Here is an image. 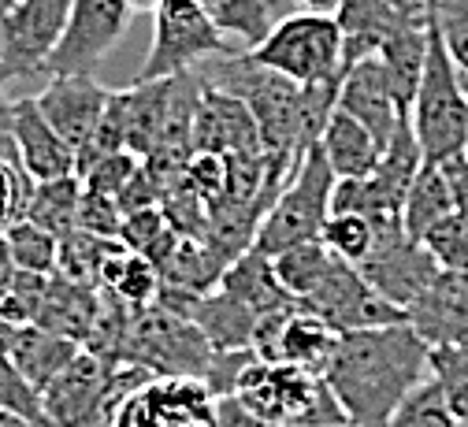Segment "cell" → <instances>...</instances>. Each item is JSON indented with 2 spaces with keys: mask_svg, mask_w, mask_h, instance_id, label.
Instances as JSON below:
<instances>
[{
  "mask_svg": "<svg viewBox=\"0 0 468 427\" xmlns=\"http://www.w3.org/2000/svg\"><path fill=\"white\" fill-rule=\"evenodd\" d=\"M464 164H468V142H464Z\"/></svg>",
  "mask_w": 468,
  "mask_h": 427,
  "instance_id": "cell-44",
  "label": "cell"
},
{
  "mask_svg": "<svg viewBox=\"0 0 468 427\" xmlns=\"http://www.w3.org/2000/svg\"><path fill=\"white\" fill-rule=\"evenodd\" d=\"M464 90H468V82H464Z\"/></svg>",
  "mask_w": 468,
  "mask_h": 427,
  "instance_id": "cell-46",
  "label": "cell"
},
{
  "mask_svg": "<svg viewBox=\"0 0 468 427\" xmlns=\"http://www.w3.org/2000/svg\"><path fill=\"white\" fill-rule=\"evenodd\" d=\"M194 149L201 153H219L227 160H250L264 156L261 131L253 123L250 108L208 82H201L197 112H194Z\"/></svg>",
  "mask_w": 468,
  "mask_h": 427,
  "instance_id": "cell-13",
  "label": "cell"
},
{
  "mask_svg": "<svg viewBox=\"0 0 468 427\" xmlns=\"http://www.w3.org/2000/svg\"><path fill=\"white\" fill-rule=\"evenodd\" d=\"M16 5H19V0H0V19H5V16H8Z\"/></svg>",
  "mask_w": 468,
  "mask_h": 427,
  "instance_id": "cell-43",
  "label": "cell"
},
{
  "mask_svg": "<svg viewBox=\"0 0 468 427\" xmlns=\"http://www.w3.org/2000/svg\"><path fill=\"white\" fill-rule=\"evenodd\" d=\"M453 212V187H450V175L442 171V164H428L417 171L413 187L405 194L401 205V227L409 238H424L428 227H435L442 216Z\"/></svg>",
  "mask_w": 468,
  "mask_h": 427,
  "instance_id": "cell-23",
  "label": "cell"
},
{
  "mask_svg": "<svg viewBox=\"0 0 468 427\" xmlns=\"http://www.w3.org/2000/svg\"><path fill=\"white\" fill-rule=\"evenodd\" d=\"M428 376L439 383L450 416L464 423L468 420V346H435L428 353Z\"/></svg>",
  "mask_w": 468,
  "mask_h": 427,
  "instance_id": "cell-28",
  "label": "cell"
},
{
  "mask_svg": "<svg viewBox=\"0 0 468 427\" xmlns=\"http://www.w3.org/2000/svg\"><path fill=\"white\" fill-rule=\"evenodd\" d=\"M253 64L298 82L316 86L342 75V30L335 16L320 12H298L282 16L271 34L250 52Z\"/></svg>",
  "mask_w": 468,
  "mask_h": 427,
  "instance_id": "cell-5",
  "label": "cell"
},
{
  "mask_svg": "<svg viewBox=\"0 0 468 427\" xmlns=\"http://www.w3.org/2000/svg\"><path fill=\"white\" fill-rule=\"evenodd\" d=\"M8 82H12V75L5 71V64H0V108L8 104V101H5V90H8Z\"/></svg>",
  "mask_w": 468,
  "mask_h": 427,
  "instance_id": "cell-41",
  "label": "cell"
},
{
  "mask_svg": "<svg viewBox=\"0 0 468 427\" xmlns=\"http://www.w3.org/2000/svg\"><path fill=\"white\" fill-rule=\"evenodd\" d=\"M409 123L428 164H446L464 153L468 142V90L442 45L435 19L428 23V59L409 108Z\"/></svg>",
  "mask_w": 468,
  "mask_h": 427,
  "instance_id": "cell-2",
  "label": "cell"
},
{
  "mask_svg": "<svg viewBox=\"0 0 468 427\" xmlns=\"http://www.w3.org/2000/svg\"><path fill=\"white\" fill-rule=\"evenodd\" d=\"M186 320L197 324V331L208 338L212 349H253V331H257V313L227 294L223 286H216L212 294L197 297L190 304Z\"/></svg>",
  "mask_w": 468,
  "mask_h": 427,
  "instance_id": "cell-18",
  "label": "cell"
},
{
  "mask_svg": "<svg viewBox=\"0 0 468 427\" xmlns=\"http://www.w3.org/2000/svg\"><path fill=\"white\" fill-rule=\"evenodd\" d=\"M387 427H457V420L450 416L439 383L428 376L413 394L398 405V412L387 420Z\"/></svg>",
  "mask_w": 468,
  "mask_h": 427,
  "instance_id": "cell-32",
  "label": "cell"
},
{
  "mask_svg": "<svg viewBox=\"0 0 468 427\" xmlns=\"http://www.w3.org/2000/svg\"><path fill=\"white\" fill-rule=\"evenodd\" d=\"M97 286L112 297H120L123 304H131V309H145L160 294V268L153 261H145L142 253H131L120 241V246L104 257Z\"/></svg>",
  "mask_w": 468,
  "mask_h": 427,
  "instance_id": "cell-22",
  "label": "cell"
},
{
  "mask_svg": "<svg viewBox=\"0 0 468 427\" xmlns=\"http://www.w3.org/2000/svg\"><path fill=\"white\" fill-rule=\"evenodd\" d=\"M71 16V0H19V5L0 19V64L19 79L45 75L48 56L60 41Z\"/></svg>",
  "mask_w": 468,
  "mask_h": 427,
  "instance_id": "cell-9",
  "label": "cell"
},
{
  "mask_svg": "<svg viewBox=\"0 0 468 427\" xmlns=\"http://www.w3.org/2000/svg\"><path fill=\"white\" fill-rule=\"evenodd\" d=\"M127 5H131L134 12H153V8L160 5V0H127Z\"/></svg>",
  "mask_w": 468,
  "mask_h": 427,
  "instance_id": "cell-40",
  "label": "cell"
},
{
  "mask_svg": "<svg viewBox=\"0 0 468 427\" xmlns=\"http://www.w3.org/2000/svg\"><path fill=\"white\" fill-rule=\"evenodd\" d=\"M298 309H305L316 320H324L335 335L368 331V327H390V324H409L398 304H390L383 294H376L368 286V279L354 264H346V261H335V268L327 272V279L305 301H298Z\"/></svg>",
  "mask_w": 468,
  "mask_h": 427,
  "instance_id": "cell-8",
  "label": "cell"
},
{
  "mask_svg": "<svg viewBox=\"0 0 468 427\" xmlns=\"http://www.w3.org/2000/svg\"><path fill=\"white\" fill-rule=\"evenodd\" d=\"M457 427H468V420H464V423H457Z\"/></svg>",
  "mask_w": 468,
  "mask_h": 427,
  "instance_id": "cell-45",
  "label": "cell"
},
{
  "mask_svg": "<svg viewBox=\"0 0 468 427\" xmlns=\"http://www.w3.org/2000/svg\"><path fill=\"white\" fill-rule=\"evenodd\" d=\"M82 353L79 342L56 335L48 327H37V324H19L16 335H12V346H8V357L16 360V368L45 394V387L60 376L68 364Z\"/></svg>",
  "mask_w": 468,
  "mask_h": 427,
  "instance_id": "cell-20",
  "label": "cell"
},
{
  "mask_svg": "<svg viewBox=\"0 0 468 427\" xmlns=\"http://www.w3.org/2000/svg\"><path fill=\"white\" fill-rule=\"evenodd\" d=\"M12 335H16V324L0 320V353H8V346H12Z\"/></svg>",
  "mask_w": 468,
  "mask_h": 427,
  "instance_id": "cell-38",
  "label": "cell"
},
{
  "mask_svg": "<svg viewBox=\"0 0 468 427\" xmlns=\"http://www.w3.org/2000/svg\"><path fill=\"white\" fill-rule=\"evenodd\" d=\"M194 5H201V8H205V12H216V8H219V5H223V0H194Z\"/></svg>",
  "mask_w": 468,
  "mask_h": 427,
  "instance_id": "cell-42",
  "label": "cell"
},
{
  "mask_svg": "<svg viewBox=\"0 0 468 427\" xmlns=\"http://www.w3.org/2000/svg\"><path fill=\"white\" fill-rule=\"evenodd\" d=\"M428 16L431 0H342V8L335 12L342 30V68L376 56L394 30L424 23Z\"/></svg>",
  "mask_w": 468,
  "mask_h": 427,
  "instance_id": "cell-11",
  "label": "cell"
},
{
  "mask_svg": "<svg viewBox=\"0 0 468 427\" xmlns=\"http://www.w3.org/2000/svg\"><path fill=\"white\" fill-rule=\"evenodd\" d=\"M0 427H34V423H27V420H19L12 412H0Z\"/></svg>",
  "mask_w": 468,
  "mask_h": 427,
  "instance_id": "cell-39",
  "label": "cell"
},
{
  "mask_svg": "<svg viewBox=\"0 0 468 427\" xmlns=\"http://www.w3.org/2000/svg\"><path fill=\"white\" fill-rule=\"evenodd\" d=\"M331 190H335V171L316 142L313 149H305L298 167L290 171L282 190L275 194L271 208L264 212L257 238H253V250L264 257H279L290 246L320 238L331 216Z\"/></svg>",
  "mask_w": 468,
  "mask_h": 427,
  "instance_id": "cell-3",
  "label": "cell"
},
{
  "mask_svg": "<svg viewBox=\"0 0 468 427\" xmlns=\"http://www.w3.org/2000/svg\"><path fill=\"white\" fill-rule=\"evenodd\" d=\"M342 112H349L357 119V123H365L379 145L390 142V134L398 131V123L409 115L398 108L394 101V90L387 82V71L376 56L368 59H357V64L342 68V79H338V104Z\"/></svg>",
  "mask_w": 468,
  "mask_h": 427,
  "instance_id": "cell-15",
  "label": "cell"
},
{
  "mask_svg": "<svg viewBox=\"0 0 468 427\" xmlns=\"http://www.w3.org/2000/svg\"><path fill=\"white\" fill-rule=\"evenodd\" d=\"M0 412H12L34 427H52L41 390L16 368V360L8 353H0Z\"/></svg>",
  "mask_w": 468,
  "mask_h": 427,
  "instance_id": "cell-30",
  "label": "cell"
},
{
  "mask_svg": "<svg viewBox=\"0 0 468 427\" xmlns=\"http://www.w3.org/2000/svg\"><path fill=\"white\" fill-rule=\"evenodd\" d=\"M108 97L112 90H104L93 75H52V82L34 97V104L48 119V127L75 153H82L101 127Z\"/></svg>",
  "mask_w": 468,
  "mask_h": 427,
  "instance_id": "cell-12",
  "label": "cell"
},
{
  "mask_svg": "<svg viewBox=\"0 0 468 427\" xmlns=\"http://www.w3.org/2000/svg\"><path fill=\"white\" fill-rule=\"evenodd\" d=\"M420 241L442 272H468V227L457 212H450L435 227H428Z\"/></svg>",
  "mask_w": 468,
  "mask_h": 427,
  "instance_id": "cell-33",
  "label": "cell"
},
{
  "mask_svg": "<svg viewBox=\"0 0 468 427\" xmlns=\"http://www.w3.org/2000/svg\"><path fill=\"white\" fill-rule=\"evenodd\" d=\"M8 119H12V134H16V149H19L23 171L34 182L79 175V153L48 127V119L37 112L34 97L12 101L8 104Z\"/></svg>",
  "mask_w": 468,
  "mask_h": 427,
  "instance_id": "cell-16",
  "label": "cell"
},
{
  "mask_svg": "<svg viewBox=\"0 0 468 427\" xmlns=\"http://www.w3.org/2000/svg\"><path fill=\"white\" fill-rule=\"evenodd\" d=\"M123 223V212L115 205V197L93 194L82 187V208H79V230H90L97 238H115Z\"/></svg>",
  "mask_w": 468,
  "mask_h": 427,
  "instance_id": "cell-36",
  "label": "cell"
},
{
  "mask_svg": "<svg viewBox=\"0 0 468 427\" xmlns=\"http://www.w3.org/2000/svg\"><path fill=\"white\" fill-rule=\"evenodd\" d=\"M30 190H34V178L23 171L19 156H5V153H0V230L19 223L27 216Z\"/></svg>",
  "mask_w": 468,
  "mask_h": 427,
  "instance_id": "cell-35",
  "label": "cell"
},
{
  "mask_svg": "<svg viewBox=\"0 0 468 427\" xmlns=\"http://www.w3.org/2000/svg\"><path fill=\"white\" fill-rule=\"evenodd\" d=\"M97 304H101V294L93 286L75 283V279H64V275L52 272L34 324L37 327H48V331H56V335H64V338H71V342L82 346L90 338V331H93Z\"/></svg>",
  "mask_w": 468,
  "mask_h": 427,
  "instance_id": "cell-17",
  "label": "cell"
},
{
  "mask_svg": "<svg viewBox=\"0 0 468 427\" xmlns=\"http://www.w3.org/2000/svg\"><path fill=\"white\" fill-rule=\"evenodd\" d=\"M282 8H286V0H223L208 16L227 37H239L246 52H253L271 34V27L282 19Z\"/></svg>",
  "mask_w": 468,
  "mask_h": 427,
  "instance_id": "cell-26",
  "label": "cell"
},
{
  "mask_svg": "<svg viewBox=\"0 0 468 427\" xmlns=\"http://www.w3.org/2000/svg\"><path fill=\"white\" fill-rule=\"evenodd\" d=\"M79 208H82V178L79 175L48 178V182H34L23 219L37 223L52 238H68L71 230H79Z\"/></svg>",
  "mask_w": 468,
  "mask_h": 427,
  "instance_id": "cell-24",
  "label": "cell"
},
{
  "mask_svg": "<svg viewBox=\"0 0 468 427\" xmlns=\"http://www.w3.org/2000/svg\"><path fill=\"white\" fill-rule=\"evenodd\" d=\"M208 360H212V346L194 320L175 316L156 301L131 313L120 364H138L149 376H164V379L201 383L208 372Z\"/></svg>",
  "mask_w": 468,
  "mask_h": 427,
  "instance_id": "cell-4",
  "label": "cell"
},
{
  "mask_svg": "<svg viewBox=\"0 0 468 427\" xmlns=\"http://www.w3.org/2000/svg\"><path fill=\"white\" fill-rule=\"evenodd\" d=\"M142 171L138 156L127 153V149H115V153H101L86 164H79V178H82V187L93 190V194H104V197H120L127 187H131V178Z\"/></svg>",
  "mask_w": 468,
  "mask_h": 427,
  "instance_id": "cell-31",
  "label": "cell"
},
{
  "mask_svg": "<svg viewBox=\"0 0 468 427\" xmlns=\"http://www.w3.org/2000/svg\"><path fill=\"white\" fill-rule=\"evenodd\" d=\"M294 5H302L305 12H320V16H335L342 8V0H294Z\"/></svg>",
  "mask_w": 468,
  "mask_h": 427,
  "instance_id": "cell-37",
  "label": "cell"
},
{
  "mask_svg": "<svg viewBox=\"0 0 468 427\" xmlns=\"http://www.w3.org/2000/svg\"><path fill=\"white\" fill-rule=\"evenodd\" d=\"M405 320L431 349L468 346V272H439V279L405 309Z\"/></svg>",
  "mask_w": 468,
  "mask_h": 427,
  "instance_id": "cell-14",
  "label": "cell"
},
{
  "mask_svg": "<svg viewBox=\"0 0 468 427\" xmlns=\"http://www.w3.org/2000/svg\"><path fill=\"white\" fill-rule=\"evenodd\" d=\"M127 0H71L68 27L56 41L45 75H93L131 27Z\"/></svg>",
  "mask_w": 468,
  "mask_h": 427,
  "instance_id": "cell-7",
  "label": "cell"
},
{
  "mask_svg": "<svg viewBox=\"0 0 468 427\" xmlns=\"http://www.w3.org/2000/svg\"><path fill=\"white\" fill-rule=\"evenodd\" d=\"M219 286L227 294L239 297L246 309H253L257 316H271V313H282L294 304V297H290L282 290V283L275 279V268H271V257L257 253V250H246L239 261H230Z\"/></svg>",
  "mask_w": 468,
  "mask_h": 427,
  "instance_id": "cell-21",
  "label": "cell"
},
{
  "mask_svg": "<svg viewBox=\"0 0 468 427\" xmlns=\"http://www.w3.org/2000/svg\"><path fill=\"white\" fill-rule=\"evenodd\" d=\"M320 149H324L335 178H365L376 171V164L383 156V145L376 142V134L342 108L331 112L327 127L320 134Z\"/></svg>",
  "mask_w": 468,
  "mask_h": 427,
  "instance_id": "cell-19",
  "label": "cell"
},
{
  "mask_svg": "<svg viewBox=\"0 0 468 427\" xmlns=\"http://www.w3.org/2000/svg\"><path fill=\"white\" fill-rule=\"evenodd\" d=\"M216 56H230V41L216 19L194 0H160L153 8V45L134 82L179 79Z\"/></svg>",
  "mask_w": 468,
  "mask_h": 427,
  "instance_id": "cell-6",
  "label": "cell"
},
{
  "mask_svg": "<svg viewBox=\"0 0 468 427\" xmlns=\"http://www.w3.org/2000/svg\"><path fill=\"white\" fill-rule=\"evenodd\" d=\"M431 19L442 34L457 75L468 82V0H431Z\"/></svg>",
  "mask_w": 468,
  "mask_h": 427,
  "instance_id": "cell-34",
  "label": "cell"
},
{
  "mask_svg": "<svg viewBox=\"0 0 468 427\" xmlns=\"http://www.w3.org/2000/svg\"><path fill=\"white\" fill-rule=\"evenodd\" d=\"M335 261L338 257L324 246V241L313 238V241H302V246H290L279 257H271V268H275V279L282 283V290L294 297V304H298V301H305L327 279Z\"/></svg>",
  "mask_w": 468,
  "mask_h": 427,
  "instance_id": "cell-25",
  "label": "cell"
},
{
  "mask_svg": "<svg viewBox=\"0 0 468 427\" xmlns=\"http://www.w3.org/2000/svg\"><path fill=\"white\" fill-rule=\"evenodd\" d=\"M357 272L368 279L376 294H383L390 304H398L405 313L439 279L442 268L424 250V241L409 238L405 227H390V230H379L376 250L357 264Z\"/></svg>",
  "mask_w": 468,
  "mask_h": 427,
  "instance_id": "cell-10",
  "label": "cell"
},
{
  "mask_svg": "<svg viewBox=\"0 0 468 427\" xmlns=\"http://www.w3.org/2000/svg\"><path fill=\"white\" fill-rule=\"evenodd\" d=\"M376 238H379V227L368 219V216H357V212H331L324 230H320V241L346 264H361L372 250H376Z\"/></svg>",
  "mask_w": 468,
  "mask_h": 427,
  "instance_id": "cell-27",
  "label": "cell"
},
{
  "mask_svg": "<svg viewBox=\"0 0 468 427\" xmlns=\"http://www.w3.org/2000/svg\"><path fill=\"white\" fill-rule=\"evenodd\" d=\"M431 346L409 327H368L338 335L324 368L331 394L354 427H387L398 405L428 379Z\"/></svg>",
  "mask_w": 468,
  "mask_h": 427,
  "instance_id": "cell-1",
  "label": "cell"
},
{
  "mask_svg": "<svg viewBox=\"0 0 468 427\" xmlns=\"http://www.w3.org/2000/svg\"><path fill=\"white\" fill-rule=\"evenodd\" d=\"M5 241L12 264L19 272H34V275H52L56 272V257H60V238H52L48 230H41L30 219H19L12 227H5Z\"/></svg>",
  "mask_w": 468,
  "mask_h": 427,
  "instance_id": "cell-29",
  "label": "cell"
}]
</instances>
